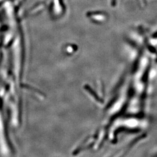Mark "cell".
<instances>
[{
    "label": "cell",
    "instance_id": "cell-1",
    "mask_svg": "<svg viewBox=\"0 0 157 157\" xmlns=\"http://www.w3.org/2000/svg\"><path fill=\"white\" fill-rule=\"evenodd\" d=\"M157 90V59L152 57L146 77V94L151 95Z\"/></svg>",
    "mask_w": 157,
    "mask_h": 157
}]
</instances>
